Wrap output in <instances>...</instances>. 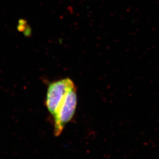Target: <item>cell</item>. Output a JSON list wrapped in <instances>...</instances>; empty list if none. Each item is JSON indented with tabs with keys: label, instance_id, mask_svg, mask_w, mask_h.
I'll return each mask as SVG.
<instances>
[{
	"label": "cell",
	"instance_id": "obj_1",
	"mask_svg": "<svg viewBox=\"0 0 159 159\" xmlns=\"http://www.w3.org/2000/svg\"><path fill=\"white\" fill-rule=\"evenodd\" d=\"M77 101V89L75 86L67 92L53 117L54 133L55 136L61 134L66 125L73 118L76 110Z\"/></svg>",
	"mask_w": 159,
	"mask_h": 159
},
{
	"label": "cell",
	"instance_id": "obj_2",
	"mask_svg": "<svg viewBox=\"0 0 159 159\" xmlns=\"http://www.w3.org/2000/svg\"><path fill=\"white\" fill-rule=\"evenodd\" d=\"M75 86L73 81L69 78L60 80L49 84L47 92L46 106L53 117L56 115L67 92Z\"/></svg>",
	"mask_w": 159,
	"mask_h": 159
}]
</instances>
